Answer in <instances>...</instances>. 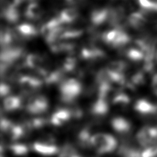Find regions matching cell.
<instances>
[{"label": "cell", "mask_w": 157, "mask_h": 157, "mask_svg": "<svg viewBox=\"0 0 157 157\" xmlns=\"http://www.w3.org/2000/svg\"><path fill=\"white\" fill-rule=\"evenodd\" d=\"M91 146L99 154H108L115 150L117 139L113 136L105 133H97L91 137Z\"/></svg>", "instance_id": "1"}, {"label": "cell", "mask_w": 157, "mask_h": 157, "mask_svg": "<svg viewBox=\"0 0 157 157\" xmlns=\"http://www.w3.org/2000/svg\"><path fill=\"white\" fill-rule=\"evenodd\" d=\"M59 91L61 101L66 103H71L81 93L82 86L76 78H68L60 83Z\"/></svg>", "instance_id": "2"}, {"label": "cell", "mask_w": 157, "mask_h": 157, "mask_svg": "<svg viewBox=\"0 0 157 157\" xmlns=\"http://www.w3.org/2000/svg\"><path fill=\"white\" fill-rule=\"evenodd\" d=\"M103 41L113 48H121L127 45L131 39L124 30L114 29L103 33L101 36Z\"/></svg>", "instance_id": "3"}, {"label": "cell", "mask_w": 157, "mask_h": 157, "mask_svg": "<svg viewBox=\"0 0 157 157\" xmlns=\"http://www.w3.org/2000/svg\"><path fill=\"white\" fill-rule=\"evenodd\" d=\"M136 137L139 144L143 147L150 146L157 143V127L144 126L140 129Z\"/></svg>", "instance_id": "4"}, {"label": "cell", "mask_w": 157, "mask_h": 157, "mask_svg": "<svg viewBox=\"0 0 157 157\" xmlns=\"http://www.w3.org/2000/svg\"><path fill=\"white\" fill-rule=\"evenodd\" d=\"M26 108L28 113L30 114H42L48 108V101L44 95H36L30 97L28 101Z\"/></svg>", "instance_id": "5"}, {"label": "cell", "mask_w": 157, "mask_h": 157, "mask_svg": "<svg viewBox=\"0 0 157 157\" xmlns=\"http://www.w3.org/2000/svg\"><path fill=\"white\" fill-rule=\"evenodd\" d=\"M18 83L25 94H29L37 91L43 85V81L40 78L28 75L19 77Z\"/></svg>", "instance_id": "6"}, {"label": "cell", "mask_w": 157, "mask_h": 157, "mask_svg": "<svg viewBox=\"0 0 157 157\" xmlns=\"http://www.w3.org/2000/svg\"><path fill=\"white\" fill-rule=\"evenodd\" d=\"M35 152L43 156H53L59 152V149L55 144L39 140L33 145Z\"/></svg>", "instance_id": "7"}, {"label": "cell", "mask_w": 157, "mask_h": 157, "mask_svg": "<svg viewBox=\"0 0 157 157\" xmlns=\"http://www.w3.org/2000/svg\"><path fill=\"white\" fill-rule=\"evenodd\" d=\"M14 33L17 39H29L37 36L38 30L32 24H21L15 28Z\"/></svg>", "instance_id": "8"}, {"label": "cell", "mask_w": 157, "mask_h": 157, "mask_svg": "<svg viewBox=\"0 0 157 157\" xmlns=\"http://www.w3.org/2000/svg\"><path fill=\"white\" fill-rule=\"evenodd\" d=\"M134 110L144 116L157 114V105L146 99H139L134 104Z\"/></svg>", "instance_id": "9"}, {"label": "cell", "mask_w": 157, "mask_h": 157, "mask_svg": "<svg viewBox=\"0 0 157 157\" xmlns=\"http://www.w3.org/2000/svg\"><path fill=\"white\" fill-rule=\"evenodd\" d=\"M72 114L69 109L60 108L56 110L50 117V122L55 126H61L72 119Z\"/></svg>", "instance_id": "10"}, {"label": "cell", "mask_w": 157, "mask_h": 157, "mask_svg": "<svg viewBox=\"0 0 157 157\" xmlns=\"http://www.w3.org/2000/svg\"><path fill=\"white\" fill-rule=\"evenodd\" d=\"M112 126L117 132L121 134H126L130 132L132 126L130 123L125 118L117 117L111 121Z\"/></svg>", "instance_id": "11"}, {"label": "cell", "mask_w": 157, "mask_h": 157, "mask_svg": "<svg viewBox=\"0 0 157 157\" xmlns=\"http://www.w3.org/2000/svg\"><path fill=\"white\" fill-rule=\"evenodd\" d=\"M128 24L133 29H142L147 23V17L144 12H134L131 13L127 19Z\"/></svg>", "instance_id": "12"}, {"label": "cell", "mask_w": 157, "mask_h": 157, "mask_svg": "<svg viewBox=\"0 0 157 157\" xmlns=\"http://www.w3.org/2000/svg\"><path fill=\"white\" fill-rule=\"evenodd\" d=\"M109 8H97L90 14V20L94 26H100L108 22Z\"/></svg>", "instance_id": "13"}, {"label": "cell", "mask_w": 157, "mask_h": 157, "mask_svg": "<svg viewBox=\"0 0 157 157\" xmlns=\"http://www.w3.org/2000/svg\"><path fill=\"white\" fill-rule=\"evenodd\" d=\"M109 110V104L108 100L99 99L92 105L90 108L91 113L95 117H103L108 113Z\"/></svg>", "instance_id": "14"}, {"label": "cell", "mask_w": 157, "mask_h": 157, "mask_svg": "<svg viewBox=\"0 0 157 157\" xmlns=\"http://www.w3.org/2000/svg\"><path fill=\"white\" fill-rule=\"evenodd\" d=\"M78 16V10L75 8H66L61 11L58 15L59 18L63 24H71L76 20Z\"/></svg>", "instance_id": "15"}, {"label": "cell", "mask_w": 157, "mask_h": 157, "mask_svg": "<svg viewBox=\"0 0 157 157\" xmlns=\"http://www.w3.org/2000/svg\"><path fill=\"white\" fill-rule=\"evenodd\" d=\"M21 98L17 96L8 97L3 102L4 110L7 112H13L18 110L21 108Z\"/></svg>", "instance_id": "16"}, {"label": "cell", "mask_w": 157, "mask_h": 157, "mask_svg": "<svg viewBox=\"0 0 157 157\" xmlns=\"http://www.w3.org/2000/svg\"><path fill=\"white\" fill-rule=\"evenodd\" d=\"M42 15H43V10L41 6L35 2L30 3L25 11V16L29 19H37L40 18Z\"/></svg>", "instance_id": "17"}, {"label": "cell", "mask_w": 157, "mask_h": 157, "mask_svg": "<svg viewBox=\"0 0 157 157\" xmlns=\"http://www.w3.org/2000/svg\"><path fill=\"white\" fill-rule=\"evenodd\" d=\"M44 63V59L37 54H29L25 59L24 66L26 68L39 69L41 68Z\"/></svg>", "instance_id": "18"}, {"label": "cell", "mask_w": 157, "mask_h": 157, "mask_svg": "<svg viewBox=\"0 0 157 157\" xmlns=\"http://www.w3.org/2000/svg\"><path fill=\"white\" fill-rule=\"evenodd\" d=\"M91 135L89 128H83L78 133L77 139L78 142L81 147L84 148H88L91 146Z\"/></svg>", "instance_id": "19"}, {"label": "cell", "mask_w": 157, "mask_h": 157, "mask_svg": "<svg viewBox=\"0 0 157 157\" xmlns=\"http://www.w3.org/2000/svg\"><path fill=\"white\" fill-rule=\"evenodd\" d=\"M125 55L126 57L133 62H141L144 61L145 59V53L136 47L128 49L125 52Z\"/></svg>", "instance_id": "20"}, {"label": "cell", "mask_w": 157, "mask_h": 157, "mask_svg": "<svg viewBox=\"0 0 157 157\" xmlns=\"http://www.w3.org/2000/svg\"><path fill=\"white\" fill-rule=\"evenodd\" d=\"M96 83L97 86L111 84V74L107 68H103L98 72L96 75Z\"/></svg>", "instance_id": "21"}, {"label": "cell", "mask_w": 157, "mask_h": 157, "mask_svg": "<svg viewBox=\"0 0 157 157\" xmlns=\"http://www.w3.org/2000/svg\"><path fill=\"white\" fill-rule=\"evenodd\" d=\"M127 68V63L122 61H115L111 62L106 68L112 74H121L123 73Z\"/></svg>", "instance_id": "22"}, {"label": "cell", "mask_w": 157, "mask_h": 157, "mask_svg": "<svg viewBox=\"0 0 157 157\" xmlns=\"http://www.w3.org/2000/svg\"><path fill=\"white\" fill-rule=\"evenodd\" d=\"M130 102V98L124 92H119L115 94L113 100V105L117 107H125Z\"/></svg>", "instance_id": "23"}, {"label": "cell", "mask_w": 157, "mask_h": 157, "mask_svg": "<svg viewBox=\"0 0 157 157\" xmlns=\"http://www.w3.org/2000/svg\"><path fill=\"white\" fill-rule=\"evenodd\" d=\"M10 151L17 156H23L29 153V147L22 144H14L10 145Z\"/></svg>", "instance_id": "24"}, {"label": "cell", "mask_w": 157, "mask_h": 157, "mask_svg": "<svg viewBox=\"0 0 157 157\" xmlns=\"http://www.w3.org/2000/svg\"><path fill=\"white\" fill-rule=\"evenodd\" d=\"M83 30L77 29H64L60 37L61 39H76L82 35Z\"/></svg>", "instance_id": "25"}, {"label": "cell", "mask_w": 157, "mask_h": 157, "mask_svg": "<svg viewBox=\"0 0 157 157\" xmlns=\"http://www.w3.org/2000/svg\"><path fill=\"white\" fill-rule=\"evenodd\" d=\"M145 82V77L144 72H138L134 74L131 78L130 82L129 83L133 87L134 89H136L137 86H141L144 85Z\"/></svg>", "instance_id": "26"}, {"label": "cell", "mask_w": 157, "mask_h": 157, "mask_svg": "<svg viewBox=\"0 0 157 157\" xmlns=\"http://www.w3.org/2000/svg\"><path fill=\"white\" fill-rule=\"evenodd\" d=\"M77 64V61L75 57H68L63 61V66L61 69L67 73V72H71L75 71L76 68Z\"/></svg>", "instance_id": "27"}, {"label": "cell", "mask_w": 157, "mask_h": 157, "mask_svg": "<svg viewBox=\"0 0 157 157\" xmlns=\"http://www.w3.org/2000/svg\"><path fill=\"white\" fill-rule=\"evenodd\" d=\"M139 4L143 9L147 12H155V0H138Z\"/></svg>", "instance_id": "28"}, {"label": "cell", "mask_w": 157, "mask_h": 157, "mask_svg": "<svg viewBox=\"0 0 157 157\" xmlns=\"http://www.w3.org/2000/svg\"><path fill=\"white\" fill-rule=\"evenodd\" d=\"M10 87L6 83H2L1 87H0V94L2 97L7 96L8 94H10Z\"/></svg>", "instance_id": "29"}, {"label": "cell", "mask_w": 157, "mask_h": 157, "mask_svg": "<svg viewBox=\"0 0 157 157\" xmlns=\"http://www.w3.org/2000/svg\"><path fill=\"white\" fill-rule=\"evenodd\" d=\"M67 1H68V2H74V1H76V0H67Z\"/></svg>", "instance_id": "30"}, {"label": "cell", "mask_w": 157, "mask_h": 157, "mask_svg": "<svg viewBox=\"0 0 157 157\" xmlns=\"http://www.w3.org/2000/svg\"><path fill=\"white\" fill-rule=\"evenodd\" d=\"M155 59H156V61H157V51H156V57H155Z\"/></svg>", "instance_id": "31"}]
</instances>
